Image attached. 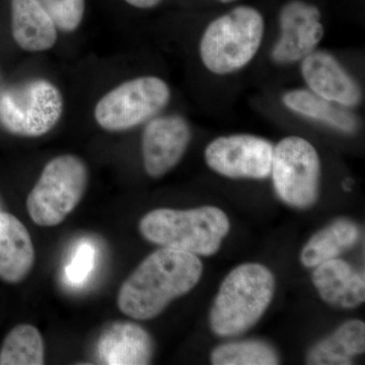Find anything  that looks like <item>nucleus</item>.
Wrapping results in <instances>:
<instances>
[{
  "label": "nucleus",
  "mask_w": 365,
  "mask_h": 365,
  "mask_svg": "<svg viewBox=\"0 0 365 365\" xmlns=\"http://www.w3.org/2000/svg\"><path fill=\"white\" fill-rule=\"evenodd\" d=\"M203 266L196 255L163 248L150 254L125 280L117 304L134 319H151L198 284Z\"/></svg>",
  "instance_id": "nucleus-1"
},
{
  "label": "nucleus",
  "mask_w": 365,
  "mask_h": 365,
  "mask_svg": "<svg viewBox=\"0 0 365 365\" xmlns=\"http://www.w3.org/2000/svg\"><path fill=\"white\" fill-rule=\"evenodd\" d=\"M35 263V249L25 225L0 211V278L7 283L25 279Z\"/></svg>",
  "instance_id": "nucleus-16"
},
{
  "label": "nucleus",
  "mask_w": 365,
  "mask_h": 365,
  "mask_svg": "<svg viewBox=\"0 0 365 365\" xmlns=\"http://www.w3.org/2000/svg\"><path fill=\"white\" fill-rule=\"evenodd\" d=\"M338 341L344 346L350 356L362 354L365 350V325L359 319L346 322L333 334Z\"/></svg>",
  "instance_id": "nucleus-23"
},
{
  "label": "nucleus",
  "mask_w": 365,
  "mask_h": 365,
  "mask_svg": "<svg viewBox=\"0 0 365 365\" xmlns=\"http://www.w3.org/2000/svg\"><path fill=\"white\" fill-rule=\"evenodd\" d=\"M192 132L187 120L179 115L155 118L143 135L144 170L153 179L165 176L184 157Z\"/></svg>",
  "instance_id": "nucleus-11"
},
{
  "label": "nucleus",
  "mask_w": 365,
  "mask_h": 365,
  "mask_svg": "<svg viewBox=\"0 0 365 365\" xmlns=\"http://www.w3.org/2000/svg\"><path fill=\"white\" fill-rule=\"evenodd\" d=\"M274 146L267 139L235 134L215 139L206 148L211 170L232 179H266L271 175Z\"/></svg>",
  "instance_id": "nucleus-9"
},
{
  "label": "nucleus",
  "mask_w": 365,
  "mask_h": 365,
  "mask_svg": "<svg viewBox=\"0 0 365 365\" xmlns=\"http://www.w3.org/2000/svg\"><path fill=\"white\" fill-rule=\"evenodd\" d=\"M88 182V170L81 158L59 155L50 160L26 199V209L40 227H55L81 202Z\"/></svg>",
  "instance_id": "nucleus-5"
},
{
  "label": "nucleus",
  "mask_w": 365,
  "mask_h": 365,
  "mask_svg": "<svg viewBox=\"0 0 365 365\" xmlns=\"http://www.w3.org/2000/svg\"><path fill=\"white\" fill-rule=\"evenodd\" d=\"M170 100V86L157 76H140L125 81L100 98L95 119L106 131L129 130L153 119Z\"/></svg>",
  "instance_id": "nucleus-7"
},
{
  "label": "nucleus",
  "mask_w": 365,
  "mask_h": 365,
  "mask_svg": "<svg viewBox=\"0 0 365 365\" xmlns=\"http://www.w3.org/2000/svg\"><path fill=\"white\" fill-rule=\"evenodd\" d=\"M313 283L327 304L353 309L364 302V274L356 272L341 259H332L316 266Z\"/></svg>",
  "instance_id": "nucleus-15"
},
{
  "label": "nucleus",
  "mask_w": 365,
  "mask_h": 365,
  "mask_svg": "<svg viewBox=\"0 0 365 365\" xmlns=\"http://www.w3.org/2000/svg\"><path fill=\"white\" fill-rule=\"evenodd\" d=\"M44 360V341L36 327L21 324L7 334L0 349V365H42Z\"/></svg>",
  "instance_id": "nucleus-19"
},
{
  "label": "nucleus",
  "mask_w": 365,
  "mask_h": 365,
  "mask_svg": "<svg viewBox=\"0 0 365 365\" xmlns=\"http://www.w3.org/2000/svg\"><path fill=\"white\" fill-rule=\"evenodd\" d=\"M96 261V250L90 242H81L66 268V280L72 287H81L88 279Z\"/></svg>",
  "instance_id": "nucleus-22"
},
{
  "label": "nucleus",
  "mask_w": 365,
  "mask_h": 365,
  "mask_svg": "<svg viewBox=\"0 0 365 365\" xmlns=\"http://www.w3.org/2000/svg\"><path fill=\"white\" fill-rule=\"evenodd\" d=\"M321 18L314 4L302 0L287 2L280 11V37L272 50L274 61L292 64L314 52L324 37Z\"/></svg>",
  "instance_id": "nucleus-10"
},
{
  "label": "nucleus",
  "mask_w": 365,
  "mask_h": 365,
  "mask_svg": "<svg viewBox=\"0 0 365 365\" xmlns=\"http://www.w3.org/2000/svg\"><path fill=\"white\" fill-rule=\"evenodd\" d=\"M215 365H275L279 357L275 349L263 341L246 340L216 347L211 354Z\"/></svg>",
  "instance_id": "nucleus-20"
},
{
  "label": "nucleus",
  "mask_w": 365,
  "mask_h": 365,
  "mask_svg": "<svg viewBox=\"0 0 365 365\" xmlns=\"http://www.w3.org/2000/svg\"><path fill=\"white\" fill-rule=\"evenodd\" d=\"M100 364L144 365L150 364L153 342L148 331L131 322H118L108 327L98 338Z\"/></svg>",
  "instance_id": "nucleus-13"
},
{
  "label": "nucleus",
  "mask_w": 365,
  "mask_h": 365,
  "mask_svg": "<svg viewBox=\"0 0 365 365\" xmlns=\"http://www.w3.org/2000/svg\"><path fill=\"white\" fill-rule=\"evenodd\" d=\"M61 91L51 81L35 78L0 93V126L21 137L52 130L63 113Z\"/></svg>",
  "instance_id": "nucleus-6"
},
{
  "label": "nucleus",
  "mask_w": 365,
  "mask_h": 365,
  "mask_svg": "<svg viewBox=\"0 0 365 365\" xmlns=\"http://www.w3.org/2000/svg\"><path fill=\"white\" fill-rule=\"evenodd\" d=\"M270 176L283 202L295 208L314 205L321 182L318 151L302 137H285L274 146Z\"/></svg>",
  "instance_id": "nucleus-8"
},
{
  "label": "nucleus",
  "mask_w": 365,
  "mask_h": 365,
  "mask_svg": "<svg viewBox=\"0 0 365 365\" xmlns=\"http://www.w3.org/2000/svg\"><path fill=\"white\" fill-rule=\"evenodd\" d=\"M282 101L292 111L330 125L344 133H353L359 126L356 119L349 112L319 97L313 91H289L283 96Z\"/></svg>",
  "instance_id": "nucleus-18"
},
{
  "label": "nucleus",
  "mask_w": 365,
  "mask_h": 365,
  "mask_svg": "<svg viewBox=\"0 0 365 365\" xmlns=\"http://www.w3.org/2000/svg\"><path fill=\"white\" fill-rule=\"evenodd\" d=\"M275 279L267 267L245 263L220 285L210 312V326L220 337H234L258 323L272 302Z\"/></svg>",
  "instance_id": "nucleus-2"
},
{
  "label": "nucleus",
  "mask_w": 365,
  "mask_h": 365,
  "mask_svg": "<svg viewBox=\"0 0 365 365\" xmlns=\"http://www.w3.org/2000/svg\"><path fill=\"white\" fill-rule=\"evenodd\" d=\"M53 21L62 32L78 30L83 20L86 0H40Z\"/></svg>",
  "instance_id": "nucleus-21"
},
{
  "label": "nucleus",
  "mask_w": 365,
  "mask_h": 365,
  "mask_svg": "<svg viewBox=\"0 0 365 365\" xmlns=\"http://www.w3.org/2000/svg\"><path fill=\"white\" fill-rule=\"evenodd\" d=\"M230 230L227 215L215 206L155 209L139 222L140 234L148 242L196 256L217 253Z\"/></svg>",
  "instance_id": "nucleus-3"
},
{
  "label": "nucleus",
  "mask_w": 365,
  "mask_h": 365,
  "mask_svg": "<svg viewBox=\"0 0 365 365\" xmlns=\"http://www.w3.org/2000/svg\"><path fill=\"white\" fill-rule=\"evenodd\" d=\"M218 1L222 2V4H230V2H234L235 0H218Z\"/></svg>",
  "instance_id": "nucleus-25"
},
{
  "label": "nucleus",
  "mask_w": 365,
  "mask_h": 365,
  "mask_svg": "<svg viewBox=\"0 0 365 365\" xmlns=\"http://www.w3.org/2000/svg\"><path fill=\"white\" fill-rule=\"evenodd\" d=\"M302 74L311 91L329 102L342 107L361 102L359 86L330 53L314 50L307 55L302 60Z\"/></svg>",
  "instance_id": "nucleus-12"
},
{
  "label": "nucleus",
  "mask_w": 365,
  "mask_h": 365,
  "mask_svg": "<svg viewBox=\"0 0 365 365\" xmlns=\"http://www.w3.org/2000/svg\"><path fill=\"white\" fill-rule=\"evenodd\" d=\"M56 25L40 0H11V34L26 52L51 49L58 39Z\"/></svg>",
  "instance_id": "nucleus-14"
},
{
  "label": "nucleus",
  "mask_w": 365,
  "mask_h": 365,
  "mask_svg": "<svg viewBox=\"0 0 365 365\" xmlns=\"http://www.w3.org/2000/svg\"><path fill=\"white\" fill-rule=\"evenodd\" d=\"M359 239V227L354 222L337 220L313 235L302 249L300 260L306 267L314 268L324 262L338 258L351 249Z\"/></svg>",
  "instance_id": "nucleus-17"
},
{
  "label": "nucleus",
  "mask_w": 365,
  "mask_h": 365,
  "mask_svg": "<svg viewBox=\"0 0 365 365\" xmlns=\"http://www.w3.org/2000/svg\"><path fill=\"white\" fill-rule=\"evenodd\" d=\"M264 32L265 21L258 9L235 7L204 31L199 46L204 66L218 76L244 68L260 49Z\"/></svg>",
  "instance_id": "nucleus-4"
},
{
  "label": "nucleus",
  "mask_w": 365,
  "mask_h": 365,
  "mask_svg": "<svg viewBox=\"0 0 365 365\" xmlns=\"http://www.w3.org/2000/svg\"><path fill=\"white\" fill-rule=\"evenodd\" d=\"M125 1L137 9H148L158 6L162 0H125Z\"/></svg>",
  "instance_id": "nucleus-24"
}]
</instances>
